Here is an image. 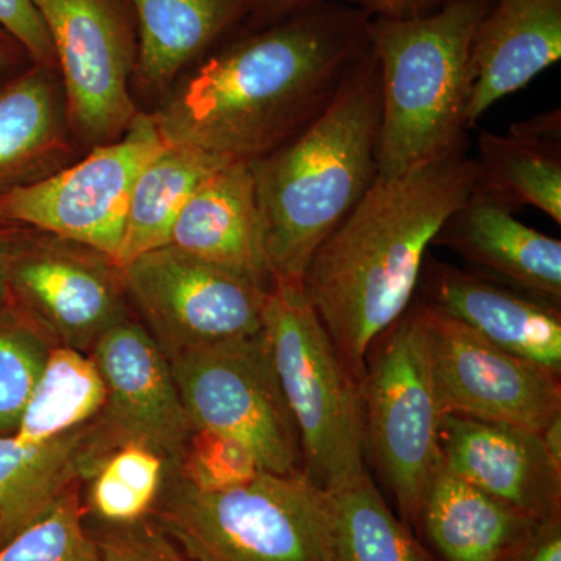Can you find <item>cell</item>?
<instances>
[{
    "mask_svg": "<svg viewBox=\"0 0 561 561\" xmlns=\"http://www.w3.org/2000/svg\"><path fill=\"white\" fill-rule=\"evenodd\" d=\"M424 305L497 348L561 375L560 308L440 262H424Z\"/></svg>",
    "mask_w": 561,
    "mask_h": 561,
    "instance_id": "obj_16",
    "label": "cell"
},
{
    "mask_svg": "<svg viewBox=\"0 0 561 561\" xmlns=\"http://www.w3.org/2000/svg\"><path fill=\"white\" fill-rule=\"evenodd\" d=\"M169 245L271 287L273 273L250 162H227L203 181L173 225Z\"/></svg>",
    "mask_w": 561,
    "mask_h": 561,
    "instance_id": "obj_19",
    "label": "cell"
},
{
    "mask_svg": "<svg viewBox=\"0 0 561 561\" xmlns=\"http://www.w3.org/2000/svg\"><path fill=\"white\" fill-rule=\"evenodd\" d=\"M172 467L184 481L203 491L232 489L262 471L260 461L243 443L206 427H195Z\"/></svg>",
    "mask_w": 561,
    "mask_h": 561,
    "instance_id": "obj_31",
    "label": "cell"
},
{
    "mask_svg": "<svg viewBox=\"0 0 561 561\" xmlns=\"http://www.w3.org/2000/svg\"><path fill=\"white\" fill-rule=\"evenodd\" d=\"M474 161L476 194L512 213L531 206L561 224L559 110L519 122L507 135L482 131Z\"/></svg>",
    "mask_w": 561,
    "mask_h": 561,
    "instance_id": "obj_23",
    "label": "cell"
},
{
    "mask_svg": "<svg viewBox=\"0 0 561 561\" xmlns=\"http://www.w3.org/2000/svg\"><path fill=\"white\" fill-rule=\"evenodd\" d=\"M467 147L370 190L312 254L301 287L339 356L362 381L373 343L408 312L427 251L471 197Z\"/></svg>",
    "mask_w": 561,
    "mask_h": 561,
    "instance_id": "obj_2",
    "label": "cell"
},
{
    "mask_svg": "<svg viewBox=\"0 0 561 561\" xmlns=\"http://www.w3.org/2000/svg\"><path fill=\"white\" fill-rule=\"evenodd\" d=\"M227 162L231 161L195 147L165 142L133 186L116 254L119 267L169 245L173 225L192 194Z\"/></svg>",
    "mask_w": 561,
    "mask_h": 561,
    "instance_id": "obj_25",
    "label": "cell"
},
{
    "mask_svg": "<svg viewBox=\"0 0 561 561\" xmlns=\"http://www.w3.org/2000/svg\"><path fill=\"white\" fill-rule=\"evenodd\" d=\"M119 448L99 415L44 443L0 435V546L44 515L66 491L81 485Z\"/></svg>",
    "mask_w": 561,
    "mask_h": 561,
    "instance_id": "obj_20",
    "label": "cell"
},
{
    "mask_svg": "<svg viewBox=\"0 0 561 561\" xmlns=\"http://www.w3.org/2000/svg\"><path fill=\"white\" fill-rule=\"evenodd\" d=\"M54 346L16 305H0V435L16 431Z\"/></svg>",
    "mask_w": 561,
    "mask_h": 561,
    "instance_id": "obj_29",
    "label": "cell"
},
{
    "mask_svg": "<svg viewBox=\"0 0 561 561\" xmlns=\"http://www.w3.org/2000/svg\"><path fill=\"white\" fill-rule=\"evenodd\" d=\"M312 2H321V0H261L260 13L276 18L286 11ZM332 2L348 3L364 10L371 18H409L432 13L454 0H332Z\"/></svg>",
    "mask_w": 561,
    "mask_h": 561,
    "instance_id": "obj_34",
    "label": "cell"
},
{
    "mask_svg": "<svg viewBox=\"0 0 561 561\" xmlns=\"http://www.w3.org/2000/svg\"><path fill=\"white\" fill-rule=\"evenodd\" d=\"M0 27L24 47L32 62L57 70L49 33L32 0H0Z\"/></svg>",
    "mask_w": 561,
    "mask_h": 561,
    "instance_id": "obj_33",
    "label": "cell"
},
{
    "mask_svg": "<svg viewBox=\"0 0 561 561\" xmlns=\"http://www.w3.org/2000/svg\"><path fill=\"white\" fill-rule=\"evenodd\" d=\"M381 83L373 50L300 135L250 162L273 279L301 283L312 254L378 175Z\"/></svg>",
    "mask_w": 561,
    "mask_h": 561,
    "instance_id": "obj_3",
    "label": "cell"
},
{
    "mask_svg": "<svg viewBox=\"0 0 561 561\" xmlns=\"http://www.w3.org/2000/svg\"><path fill=\"white\" fill-rule=\"evenodd\" d=\"M262 330L300 434L301 471L320 489L367 471L360 382L343 364L301 283L273 279Z\"/></svg>",
    "mask_w": 561,
    "mask_h": 561,
    "instance_id": "obj_6",
    "label": "cell"
},
{
    "mask_svg": "<svg viewBox=\"0 0 561 561\" xmlns=\"http://www.w3.org/2000/svg\"><path fill=\"white\" fill-rule=\"evenodd\" d=\"M493 0H454L432 13L371 18L381 83L376 164L397 176L465 149L471 47Z\"/></svg>",
    "mask_w": 561,
    "mask_h": 561,
    "instance_id": "obj_4",
    "label": "cell"
},
{
    "mask_svg": "<svg viewBox=\"0 0 561 561\" xmlns=\"http://www.w3.org/2000/svg\"><path fill=\"white\" fill-rule=\"evenodd\" d=\"M440 459L446 470L535 519L561 513V467L538 432L445 415Z\"/></svg>",
    "mask_w": 561,
    "mask_h": 561,
    "instance_id": "obj_15",
    "label": "cell"
},
{
    "mask_svg": "<svg viewBox=\"0 0 561 561\" xmlns=\"http://www.w3.org/2000/svg\"><path fill=\"white\" fill-rule=\"evenodd\" d=\"M171 365L195 427L243 443L262 471H301L300 434L264 330L181 354Z\"/></svg>",
    "mask_w": 561,
    "mask_h": 561,
    "instance_id": "obj_8",
    "label": "cell"
},
{
    "mask_svg": "<svg viewBox=\"0 0 561 561\" xmlns=\"http://www.w3.org/2000/svg\"><path fill=\"white\" fill-rule=\"evenodd\" d=\"M9 300L55 345L88 354L106 331L131 317L114 257L22 225L11 251Z\"/></svg>",
    "mask_w": 561,
    "mask_h": 561,
    "instance_id": "obj_12",
    "label": "cell"
},
{
    "mask_svg": "<svg viewBox=\"0 0 561 561\" xmlns=\"http://www.w3.org/2000/svg\"><path fill=\"white\" fill-rule=\"evenodd\" d=\"M365 457L404 518L416 522L440 467L442 411L420 306L373 343L360 381Z\"/></svg>",
    "mask_w": 561,
    "mask_h": 561,
    "instance_id": "obj_7",
    "label": "cell"
},
{
    "mask_svg": "<svg viewBox=\"0 0 561 561\" xmlns=\"http://www.w3.org/2000/svg\"><path fill=\"white\" fill-rule=\"evenodd\" d=\"M105 526L95 538L101 561H191L150 518Z\"/></svg>",
    "mask_w": 561,
    "mask_h": 561,
    "instance_id": "obj_32",
    "label": "cell"
},
{
    "mask_svg": "<svg viewBox=\"0 0 561 561\" xmlns=\"http://www.w3.org/2000/svg\"><path fill=\"white\" fill-rule=\"evenodd\" d=\"M321 497L302 471L203 491L168 465L149 518L191 561H323Z\"/></svg>",
    "mask_w": 561,
    "mask_h": 561,
    "instance_id": "obj_5",
    "label": "cell"
},
{
    "mask_svg": "<svg viewBox=\"0 0 561 561\" xmlns=\"http://www.w3.org/2000/svg\"><path fill=\"white\" fill-rule=\"evenodd\" d=\"M420 313L443 416L541 434L561 415L560 375L497 348L424 302Z\"/></svg>",
    "mask_w": 561,
    "mask_h": 561,
    "instance_id": "obj_13",
    "label": "cell"
},
{
    "mask_svg": "<svg viewBox=\"0 0 561 561\" xmlns=\"http://www.w3.org/2000/svg\"><path fill=\"white\" fill-rule=\"evenodd\" d=\"M16 232L18 225L0 217V305L9 301L10 260Z\"/></svg>",
    "mask_w": 561,
    "mask_h": 561,
    "instance_id": "obj_36",
    "label": "cell"
},
{
    "mask_svg": "<svg viewBox=\"0 0 561 561\" xmlns=\"http://www.w3.org/2000/svg\"><path fill=\"white\" fill-rule=\"evenodd\" d=\"M561 58V0H493L471 47L467 127Z\"/></svg>",
    "mask_w": 561,
    "mask_h": 561,
    "instance_id": "obj_18",
    "label": "cell"
},
{
    "mask_svg": "<svg viewBox=\"0 0 561 561\" xmlns=\"http://www.w3.org/2000/svg\"><path fill=\"white\" fill-rule=\"evenodd\" d=\"M130 308L168 356L257 334L268 286L173 245L122 268Z\"/></svg>",
    "mask_w": 561,
    "mask_h": 561,
    "instance_id": "obj_10",
    "label": "cell"
},
{
    "mask_svg": "<svg viewBox=\"0 0 561 561\" xmlns=\"http://www.w3.org/2000/svg\"><path fill=\"white\" fill-rule=\"evenodd\" d=\"M202 62L154 111L169 144L254 162L300 135L371 50V16L321 0L279 14Z\"/></svg>",
    "mask_w": 561,
    "mask_h": 561,
    "instance_id": "obj_1",
    "label": "cell"
},
{
    "mask_svg": "<svg viewBox=\"0 0 561 561\" xmlns=\"http://www.w3.org/2000/svg\"><path fill=\"white\" fill-rule=\"evenodd\" d=\"M434 243H445L518 290L560 308L561 242L527 227L490 198L472 191Z\"/></svg>",
    "mask_w": 561,
    "mask_h": 561,
    "instance_id": "obj_21",
    "label": "cell"
},
{
    "mask_svg": "<svg viewBox=\"0 0 561 561\" xmlns=\"http://www.w3.org/2000/svg\"><path fill=\"white\" fill-rule=\"evenodd\" d=\"M80 486L0 546V561H101L98 540L84 527Z\"/></svg>",
    "mask_w": 561,
    "mask_h": 561,
    "instance_id": "obj_30",
    "label": "cell"
},
{
    "mask_svg": "<svg viewBox=\"0 0 561 561\" xmlns=\"http://www.w3.org/2000/svg\"><path fill=\"white\" fill-rule=\"evenodd\" d=\"M105 383L91 354L54 346L13 437L44 443L90 423L105 404Z\"/></svg>",
    "mask_w": 561,
    "mask_h": 561,
    "instance_id": "obj_27",
    "label": "cell"
},
{
    "mask_svg": "<svg viewBox=\"0 0 561 561\" xmlns=\"http://www.w3.org/2000/svg\"><path fill=\"white\" fill-rule=\"evenodd\" d=\"M49 33L73 138L81 149L113 142L139 114L130 94L138 57L125 0H32Z\"/></svg>",
    "mask_w": 561,
    "mask_h": 561,
    "instance_id": "obj_9",
    "label": "cell"
},
{
    "mask_svg": "<svg viewBox=\"0 0 561 561\" xmlns=\"http://www.w3.org/2000/svg\"><path fill=\"white\" fill-rule=\"evenodd\" d=\"M419 519L443 561H507L540 522L457 478L442 463Z\"/></svg>",
    "mask_w": 561,
    "mask_h": 561,
    "instance_id": "obj_24",
    "label": "cell"
},
{
    "mask_svg": "<svg viewBox=\"0 0 561 561\" xmlns=\"http://www.w3.org/2000/svg\"><path fill=\"white\" fill-rule=\"evenodd\" d=\"M541 440L552 460L561 467V415L541 432Z\"/></svg>",
    "mask_w": 561,
    "mask_h": 561,
    "instance_id": "obj_38",
    "label": "cell"
},
{
    "mask_svg": "<svg viewBox=\"0 0 561 561\" xmlns=\"http://www.w3.org/2000/svg\"><path fill=\"white\" fill-rule=\"evenodd\" d=\"M105 383L103 426L119 446L135 443L176 463L192 424L171 360L140 321L128 317L111 328L91 350Z\"/></svg>",
    "mask_w": 561,
    "mask_h": 561,
    "instance_id": "obj_14",
    "label": "cell"
},
{
    "mask_svg": "<svg viewBox=\"0 0 561 561\" xmlns=\"http://www.w3.org/2000/svg\"><path fill=\"white\" fill-rule=\"evenodd\" d=\"M125 2L138 35L135 79L147 94L168 90L191 62L261 9V0Z\"/></svg>",
    "mask_w": 561,
    "mask_h": 561,
    "instance_id": "obj_22",
    "label": "cell"
},
{
    "mask_svg": "<svg viewBox=\"0 0 561 561\" xmlns=\"http://www.w3.org/2000/svg\"><path fill=\"white\" fill-rule=\"evenodd\" d=\"M57 70L28 62L0 73V197L79 160Z\"/></svg>",
    "mask_w": 561,
    "mask_h": 561,
    "instance_id": "obj_17",
    "label": "cell"
},
{
    "mask_svg": "<svg viewBox=\"0 0 561 561\" xmlns=\"http://www.w3.org/2000/svg\"><path fill=\"white\" fill-rule=\"evenodd\" d=\"M31 61L27 51L10 33L0 27V73L14 72Z\"/></svg>",
    "mask_w": 561,
    "mask_h": 561,
    "instance_id": "obj_37",
    "label": "cell"
},
{
    "mask_svg": "<svg viewBox=\"0 0 561 561\" xmlns=\"http://www.w3.org/2000/svg\"><path fill=\"white\" fill-rule=\"evenodd\" d=\"M323 561H432L382 500L368 471L323 489Z\"/></svg>",
    "mask_w": 561,
    "mask_h": 561,
    "instance_id": "obj_26",
    "label": "cell"
},
{
    "mask_svg": "<svg viewBox=\"0 0 561 561\" xmlns=\"http://www.w3.org/2000/svg\"><path fill=\"white\" fill-rule=\"evenodd\" d=\"M168 465L161 454L135 443L114 449L87 481L91 512L105 524L149 518Z\"/></svg>",
    "mask_w": 561,
    "mask_h": 561,
    "instance_id": "obj_28",
    "label": "cell"
},
{
    "mask_svg": "<svg viewBox=\"0 0 561 561\" xmlns=\"http://www.w3.org/2000/svg\"><path fill=\"white\" fill-rule=\"evenodd\" d=\"M164 146L153 114L139 111L122 138L92 147L54 175L0 197V217L116 260L133 186Z\"/></svg>",
    "mask_w": 561,
    "mask_h": 561,
    "instance_id": "obj_11",
    "label": "cell"
},
{
    "mask_svg": "<svg viewBox=\"0 0 561 561\" xmlns=\"http://www.w3.org/2000/svg\"><path fill=\"white\" fill-rule=\"evenodd\" d=\"M507 561H561V513L540 519Z\"/></svg>",
    "mask_w": 561,
    "mask_h": 561,
    "instance_id": "obj_35",
    "label": "cell"
}]
</instances>
